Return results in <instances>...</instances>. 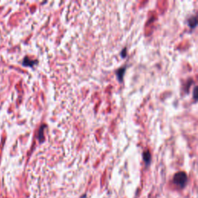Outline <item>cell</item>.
<instances>
[{"label": "cell", "instance_id": "1", "mask_svg": "<svg viewBox=\"0 0 198 198\" xmlns=\"http://www.w3.org/2000/svg\"><path fill=\"white\" fill-rule=\"evenodd\" d=\"M186 181H187V176L183 172L177 173L175 177H174V182H175V184H178L180 187H184L185 185Z\"/></svg>", "mask_w": 198, "mask_h": 198}, {"label": "cell", "instance_id": "4", "mask_svg": "<svg viewBox=\"0 0 198 198\" xmlns=\"http://www.w3.org/2000/svg\"><path fill=\"white\" fill-rule=\"evenodd\" d=\"M144 159L146 162H149V160H150V154H149V152H148V151H147V152H146L144 153Z\"/></svg>", "mask_w": 198, "mask_h": 198}, {"label": "cell", "instance_id": "3", "mask_svg": "<svg viewBox=\"0 0 198 198\" xmlns=\"http://www.w3.org/2000/svg\"><path fill=\"white\" fill-rule=\"evenodd\" d=\"M196 23H197V21H196V17H193V18H191L190 20H189V25L192 27H195L196 25Z\"/></svg>", "mask_w": 198, "mask_h": 198}, {"label": "cell", "instance_id": "5", "mask_svg": "<svg viewBox=\"0 0 198 198\" xmlns=\"http://www.w3.org/2000/svg\"><path fill=\"white\" fill-rule=\"evenodd\" d=\"M124 71H125V68H122V69H121V70H119V71H118V77H119V79L120 80H121V79H122V75H123V73H124Z\"/></svg>", "mask_w": 198, "mask_h": 198}, {"label": "cell", "instance_id": "2", "mask_svg": "<svg viewBox=\"0 0 198 198\" xmlns=\"http://www.w3.org/2000/svg\"><path fill=\"white\" fill-rule=\"evenodd\" d=\"M35 63H36L35 61H32V60H30V58H28V57H25V59L23 60V64L24 65V66L31 67V66H33V65Z\"/></svg>", "mask_w": 198, "mask_h": 198}]
</instances>
